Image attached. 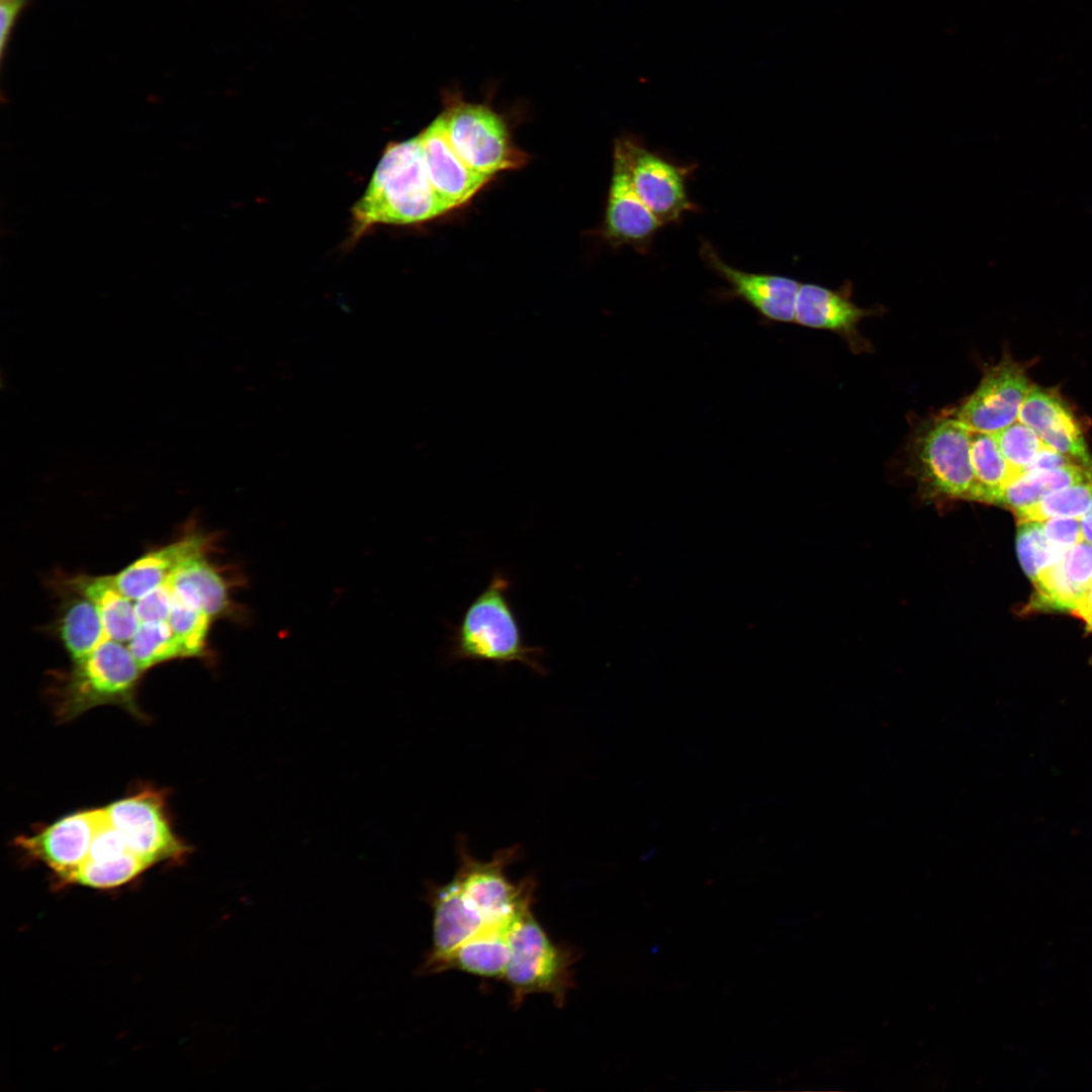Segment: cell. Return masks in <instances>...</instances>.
<instances>
[{
	"label": "cell",
	"instance_id": "1",
	"mask_svg": "<svg viewBox=\"0 0 1092 1092\" xmlns=\"http://www.w3.org/2000/svg\"><path fill=\"white\" fill-rule=\"evenodd\" d=\"M451 210L435 191L420 136L388 145L352 209L354 237L378 224H410Z\"/></svg>",
	"mask_w": 1092,
	"mask_h": 1092
},
{
	"label": "cell",
	"instance_id": "2",
	"mask_svg": "<svg viewBox=\"0 0 1092 1092\" xmlns=\"http://www.w3.org/2000/svg\"><path fill=\"white\" fill-rule=\"evenodd\" d=\"M509 587L510 581L504 573L492 575L455 627L448 656L452 661H487L498 665L520 662L545 674L546 669L538 660L542 649L524 642L508 599Z\"/></svg>",
	"mask_w": 1092,
	"mask_h": 1092
},
{
	"label": "cell",
	"instance_id": "3",
	"mask_svg": "<svg viewBox=\"0 0 1092 1092\" xmlns=\"http://www.w3.org/2000/svg\"><path fill=\"white\" fill-rule=\"evenodd\" d=\"M127 646L106 639L93 652L61 673L54 687L58 720H73L99 706H118L143 716L136 696L143 674Z\"/></svg>",
	"mask_w": 1092,
	"mask_h": 1092
},
{
	"label": "cell",
	"instance_id": "4",
	"mask_svg": "<svg viewBox=\"0 0 1092 1092\" xmlns=\"http://www.w3.org/2000/svg\"><path fill=\"white\" fill-rule=\"evenodd\" d=\"M532 906L523 909L509 933L510 960L504 980L517 1008L531 994H547L557 1007L565 1004L574 987L572 965L579 953L572 946L554 943L535 918Z\"/></svg>",
	"mask_w": 1092,
	"mask_h": 1092
},
{
	"label": "cell",
	"instance_id": "5",
	"mask_svg": "<svg viewBox=\"0 0 1092 1092\" xmlns=\"http://www.w3.org/2000/svg\"><path fill=\"white\" fill-rule=\"evenodd\" d=\"M438 115L455 152L472 170L489 178L526 163L502 116L486 103L467 102L459 90H445Z\"/></svg>",
	"mask_w": 1092,
	"mask_h": 1092
},
{
	"label": "cell",
	"instance_id": "6",
	"mask_svg": "<svg viewBox=\"0 0 1092 1092\" xmlns=\"http://www.w3.org/2000/svg\"><path fill=\"white\" fill-rule=\"evenodd\" d=\"M458 867L455 873L467 905L487 926L511 923L526 907L533 905L537 880L528 875L511 882L506 870L520 857L519 845L494 852L487 861L476 859L468 849L466 838L456 839Z\"/></svg>",
	"mask_w": 1092,
	"mask_h": 1092
},
{
	"label": "cell",
	"instance_id": "7",
	"mask_svg": "<svg viewBox=\"0 0 1092 1092\" xmlns=\"http://www.w3.org/2000/svg\"><path fill=\"white\" fill-rule=\"evenodd\" d=\"M972 433L953 415L935 420L918 436L916 468L929 495L973 500Z\"/></svg>",
	"mask_w": 1092,
	"mask_h": 1092
},
{
	"label": "cell",
	"instance_id": "8",
	"mask_svg": "<svg viewBox=\"0 0 1092 1092\" xmlns=\"http://www.w3.org/2000/svg\"><path fill=\"white\" fill-rule=\"evenodd\" d=\"M104 811L128 849L151 867L178 859L189 849L174 832L160 792L132 794L111 803Z\"/></svg>",
	"mask_w": 1092,
	"mask_h": 1092
},
{
	"label": "cell",
	"instance_id": "9",
	"mask_svg": "<svg viewBox=\"0 0 1092 1092\" xmlns=\"http://www.w3.org/2000/svg\"><path fill=\"white\" fill-rule=\"evenodd\" d=\"M634 187L662 225L678 222L696 205L687 191L688 167H681L650 151L635 136L617 139Z\"/></svg>",
	"mask_w": 1092,
	"mask_h": 1092
},
{
	"label": "cell",
	"instance_id": "10",
	"mask_svg": "<svg viewBox=\"0 0 1092 1092\" xmlns=\"http://www.w3.org/2000/svg\"><path fill=\"white\" fill-rule=\"evenodd\" d=\"M1031 385L1024 368L1004 358L986 371L956 417L973 432L995 433L1017 421Z\"/></svg>",
	"mask_w": 1092,
	"mask_h": 1092
},
{
	"label": "cell",
	"instance_id": "11",
	"mask_svg": "<svg viewBox=\"0 0 1092 1092\" xmlns=\"http://www.w3.org/2000/svg\"><path fill=\"white\" fill-rule=\"evenodd\" d=\"M104 818V808L77 811L34 834L19 836L16 844L67 883L86 860L94 835Z\"/></svg>",
	"mask_w": 1092,
	"mask_h": 1092
},
{
	"label": "cell",
	"instance_id": "12",
	"mask_svg": "<svg viewBox=\"0 0 1092 1092\" xmlns=\"http://www.w3.org/2000/svg\"><path fill=\"white\" fill-rule=\"evenodd\" d=\"M700 254L706 266L729 285L724 291L726 298L745 301L769 322H795L800 282L782 275L753 273L734 268L705 240L701 243Z\"/></svg>",
	"mask_w": 1092,
	"mask_h": 1092
},
{
	"label": "cell",
	"instance_id": "13",
	"mask_svg": "<svg viewBox=\"0 0 1092 1092\" xmlns=\"http://www.w3.org/2000/svg\"><path fill=\"white\" fill-rule=\"evenodd\" d=\"M216 534L194 526L175 541L149 550L115 574L112 580L132 601L167 582L188 560L218 550Z\"/></svg>",
	"mask_w": 1092,
	"mask_h": 1092
},
{
	"label": "cell",
	"instance_id": "14",
	"mask_svg": "<svg viewBox=\"0 0 1092 1092\" xmlns=\"http://www.w3.org/2000/svg\"><path fill=\"white\" fill-rule=\"evenodd\" d=\"M613 158L604 235L614 246L627 245L646 253L662 224L639 197L626 159L616 145Z\"/></svg>",
	"mask_w": 1092,
	"mask_h": 1092
},
{
	"label": "cell",
	"instance_id": "15",
	"mask_svg": "<svg viewBox=\"0 0 1092 1092\" xmlns=\"http://www.w3.org/2000/svg\"><path fill=\"white\" fill-rule=\"evenodd\" d=\"M1017 420L1030 427L1045 445L1092 469L1083 430L1057 390L1032 384Z\"/></svg>",
	"mask_w": 1092,
	"mask_h": 1092
},
{
	"label": "cell",
	"instance_id": "16",
	"mask_svg": "<svg viewBox=\"0 0 1092 1092\" xmlns=\"http://www.w3.org/2000/svg\"><path fill=\"white\" fill-rule=\"evenodd\" d=\"M213 554L188 560L169 581L174 590L197 604L214 622L241 620L242 608L234 597L241 579L229 567L214 561Z\"/></svg>",
	"mask_w": 1092,
	"mask_h": 1092
},
{
	"label": "cell",
	"instance_id": "17",
	"mask_svg": "<svg viewBox=\"0 0 1092 1092\" xmlns=\"http://www.w3.org/2000/svg\"><path fill=\"white\" fill-rule=\"evenodd\" d=\"M419 136L430 181L450 209L466 203L490 179L461 160L450 144L439 116Z\"/></svg>",
	"mask_w": 1092,
	"mask_h": 1092
},
{
	"label": "cell",
	"instance_id": "18",
	"mask_svg": "<svg viewBox=\"0 0 1092 1092\" xmlns=\"http://www.w3.org/2000/svg\"><path fill=\"white\" fill-rule=\"evenodd\" d=\"M515 919L509 924L485 927L448 953L423 961L416 974L427 976L453 970L502 980L510 960L509 933Z\"/></svg>",
	"mask_w": 1092,
	"mask_h": 1092
},
{
	"label": "cell",
	"instance_id": "19",
	"mask_svg": "<svg viewBox=\"0 0 1092 1092\" xmlns=\"http://www.w3.org/2000/svg\"><path fill=\"white\" fill-rule=\"evenodd\" d=\"M433 910V943L423 961L440 958L488 927L466 903L455 877L445 885L427 883Z\"/></svg>",
	"mask_w": 1092,
	"mask_h": 1092
},
{
	"label": "cell",
	"instance_id": "20",
	"mask_svg": "<svg viewBox=\"0 0 1092 1092\" xmlns=\"http://www.w3.org/2000/svg\"><path fill=\"white\" fill-rule=\"evenodd\" d=\"M60 584L89 599L98 611L108 639L127 643L140 626L134 601L124 596L111 575L85 573L64 576Z\"/></svg>",
	"mask_w": 1092,
	"mask_h": 1092
},
{
	"label": "cell",
	"instance_id": "21",
	"mask_svg": "<svg viewBox=\"0 0 1092 1092\" xmlns=\"http://www.w3.org/2000/svg\"><path fill=\"white\" fill-rule=\"evenodd\" d=\"M58 584L61 604L56 633L72 662H77L93 652L108 637L93 603L82 594Z\"/></svg>",
	"mask_w": 1092,
	"mask_h": 1092
},
{
	"label": "cell",
	"instance_id": "22",
	"mask_svg": "<svg viewBox=\"0 0 1092 1092\" xmlns=\"http://www.w3.org/2000/svg\"><path fill=\"white\" fill-rule=\"evenodd\" d=\"M868 312L842 291L812 283L800 284L795 312L799 325L850 334Z\"/></svg>",
	"mask_w": 1092,
	"mask_h": 1092
},
{
	"label": "cell",
	"instance_id": "23",
	"mask_svg": "<svg viewBox=\"0 0 1092 1092\" xmlns=\"http://www.w3.org/2000/svg\"><path fill=\"white\" fill-rule=\"evenodd\" d=\"M1086 481H1092V470L1083 465L1025 471L1007 482L998 505L1013 513L1055 490Z\"/></svg>",
	"mask_w": 1092,
	"mask_h": 1092
},
{
	"label": "cell",
	"instance_id": "24",
	"mask_svg": "<svg viewBox=\"0 0 1092 1092\" xmlns=\"http://www.w3.org/2000/svg\"><path fill=\"white\" fill-rule=\"evenodd\" d=\"M971 462L975 478L973 500L998 505L1012 473L991 433H972Z\"/></svg>",
	"mask_w": 1092,
	"mask_h": 1092
},
{
	"label": "cell",
	"instance_id": "25",
	"mask_svg": "<svg viewBox=\"0 0 1092 1092\" xmlns=\"http://www.w3.org/2000/svg\"><path fill=\"white\" fill-rule=\"evenodd\" d=\"M167 622L185 658L210 656L208 639L214 621L193 601L174 589Z\"/></svg>",
	"mask_w": 1092,
	"mask_h": 1092
},
{
	"label": "cell",
	"instance_id": "26",
	"mask_svg": "<svg viewBox=\"0 0 1092 1092\" xmlns=\"http://www.w3.org/2000/svg\"><path fill=\"white\" fill-rule=\"evenodd\" d=\"M1092 504V481L1055 490L1037 503L1013 512L1017 524L1054 518L1081 519Z\"/></svg>",
	"mask_w": 1092,
	"mask_h": 1092
},
{
	"label": "cell",
	"instance_id": "27",
	"mask_svg": "<svg viewBox=\"0 0 1092 1092\" xmlns=\"http://www.w3.org/2000/svg\"><path fill=\"white\" fill-rule=\"evenodd\" d=\"M127 647L144 672L159 664L185 658L167 621L141 623Z\"/></svg>",
	"mask_w": 1092,
	"mask_h": 1092
},
{
	"label": "cell",
	"instance_id": "28",
	"mask_svg": "<svg viewBox=\"0 0 1092 1092\" xmlns=\"http://www.w3.org/2000/svg\"><path fill=\"white\" fill-rule=\"evenodd\" d=\"M151 866L133 852L104 862H84L67 883L92 889H111L130 882Z\"/></svg>",
	"mask_w": 1092,
	"mask_h": 1092
},
{
	"label": "cell",
	"instance_id": "29",
	"mask_svg": "<svg viewBox=\"0 0 1092 1092\" xmlns=\"http://www.w3.org/2000/svg\"><path fill=\"white\" fill-rule=\"evenodd\" d=\"M1017 525L1018 560L1026 576L1033 581L1044 568L1059 561L1066 551L1048 541L1040 522H1024Z\"/></svg>",
	"mask_w": 1092,
	"mask_h": 1092
},
{
	"label": "cell",
	"instance_id": "30",
	"mask_svg": "<svg viewBox=\"0 0 1092 1092\" xmlns=\"http://www.w3.org/2000/svg\"><path fill=\"white\" fill-rule=\"evenodd\" d=\"M991 434L1011 470L1012 477L1023 472L1044 444L1030 427L1018 420Z\"/></svg>",
	"mask_w": 1092,
	"mask_h": 1092
},
{
	"label": "cell",
	"instance_id": "31",
	"mask_svg": "<svg viewBox=\"0 0 1092 1092\" xmlns=\"http://www.w3.org/2000/svg\"><path fill=\"white\" fill-rule=\"evenodd\" d=\"M127 852L131 851L122 834L110 823L105 813V818L94 835L84 862H104L119 858Z\"/></svg>",
	"mask_w": 1092,
	"mask_h": 1092
},
{
	"label": "cell",
	"instance_id": "32",
	"mask_svg": "<svg viewBox=\"0 0 1092 1092\" xmlns=\"http://www.w3.org/2000/svg\"><path fill=\"white\" fill-rule=\"evenodd\" d=\"M173 600L170 581L154 588L134 601L140 623L165 622L168 620Z\"/></svg>",
	"mask_w": 1092,
	"mask_h": 1092
},
{
	"label": "cell",
	"instance_id": "33",
	"mask_svg": "<svg viewBox=\"0 0 1092 1092\" xmlns=\"http://www.w3.org/2000/svg\"><path fill=\"white\" fill-rule=\"evenodd\" d=\"M1040 523L1048 541L1065 551L1084 540L1080 519L1054 518Z\"/></svg>",
	"mask_w": 1092,
	"mask_h": 1092
},
{
	"label": "cell",
	"instance_id": "34",
	"mask_svg": "<svg viewBox=\"0 0 1092 1092\" xmlns=\"http://www.w3.org/2000/svg\"><path fill=\"white\" fill-rule=\"evenodd\" d=\"M1072 465L1083 464L1043 444V446L1037 452L1030 464L1027 465V467L1023 470V472L1037 469L1062 468Z\"/></svg>",
	"mask_w": 1092,
	"mask_h": 1092
},
{
	"label": "cell",
	"instance_id": "35",
	"mask_svg": "<svg viewBox=\"0 0 1092 1092\" xmlns=\"http://www.w3.org/2000/svg\"><path fill=\"white\" fill-rule=\"evenodd\" d=\"M24 0L14 1H1L0 5V50L3 54L5 46L11 31V28L15 22L16 16L20 11Z\"/></svg>",
	"mask_w": 1092,
	"mask_h": 1092
},
{
	"label": "cell",
	"instance_id": "36",
	"mask_svg": "<svg viewBox=\"0 0 1092 1092\" xmlns=\"http://www.w3.org/2000/svg\"><path fill=\"white\" fill-rule=\"evenodd\" d=\"M1071 614L1084 623L1087 632L1092 633V582Z\"/></svg>",
	"mask_w": 1092,
	"mask_h": 1092
},
{
	"label": "cell",
	"instance_id": "37",
	"mask_svg": "<svg viewBox=\"0 0 1092 1092\" xmlns=\"http://www.w3.org/2000/svg\"><path fill=\"white\" fill-rule=\"evenodd\" d=\"M1083 539L1092 544V504L1087 513L1080 519Z\"/></svg>",
	"mask_w": 1092,
	"mask_h": 1092
},
{
	"label": "cell",
	"instance_id": "38",
	"mask_svg": "<svg viewBox=\"0 0 1092 1092\" xmlns=\"http://www.w3.org/2000/svg\"><path fill=\"white\" fill-rule=\"evenodd\" d=\"M1 1H14V0H1Z\"/></svg>",
	"mask_w": 1092,
	"mask_h": 1092
}]
</instances>
